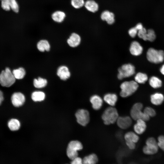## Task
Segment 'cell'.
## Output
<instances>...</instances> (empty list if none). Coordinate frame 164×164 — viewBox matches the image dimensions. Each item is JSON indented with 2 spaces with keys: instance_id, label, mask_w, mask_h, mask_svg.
<instances>
[{
  "instance_id": "cell-1",
  "label": "cell",
  "mask_w": 164,
  "mask_h": 164,
  "mask_svg": "<svg viewBox=\"0 0 164 164\" xmlns=\"http://www.w3.org/2000/svg\"><path fill=\"white\" fill-rule=\"evenodd\" d=\"M138 87V83L135 81L124 82L120 85V95L123 97L129 96L137 90Z\"/></svg>"
},
{
  "instance_id": "cell-2",
  "label": "cell",
  "mask_w": 164,
  "mask_h": 164,
  "mask_svg": "<svg viewBox=\"0 0 164 164\" xmlns=\"http://www.w3.org/2000/svg\"><path fill=\"white\" fill-rule=\"evenodd\" d=\"M118 117L117 110L112 107L106 108L102 115V118L106 125L113 124L116 122Z\"/></svg>"
},
{
  "instance_id": "cell-3",
  "label": "cell",
  "mask_w": 164,
  "mask_h": 164,
  "mask_svg": "<svg viewBox=\"0 0 164 164\" xmlns=\"http://www.w3.org/2000/svg\"><path fill=\"white\" fill-rule=\"evenodd\" d=\"M15 78L9 68H6L0 74V84L2 86L9 87L15 82Z\"/></svg>"
},
{
  "instance_id": "cell-4",
  "label": "cell",
  "mask_w": 164,
  "mask_h": 164,
  "mask_svg": "<svg viewBox=\"0 0 164 164\" xmlns=\"http://www.w3.org/2000/svg\"><path fill=\"white\" fill-rule=\"evenodd\" d=\"M142 104L140 103H136L133 106L130 111L131 116L133 119L136 121L142 119L145 121L149 120L150 117L142 111Z\"/></svg>"
},
{
  "instance_id": "cell-5",
  "label": "cell",
  "mask_w": 164,
  "mask_h": 164,
  "mask_svg": "<svg viewBox=\"0 0 164 164\" xmlns=\"http://www.w3.org/2000/svg\"><path fill=\"white\" fill-rule=\"evenodd\" d=\"M83 145L78 141H72L69 143L67 150V154L68 157L72 160L78 156L77 151L82 149Z\"/></svg>"
},
{
  "instance_id": "cell-6",
  "label": "cell",
  "mask_w": 164,
  "mask_h": 164,
  "mask_svg": "<svg viewBox=\"0 0 164 164\" xmlns=\"http://www.w3.org/2000/svg\"><path fill=\"white\" fill-rule=\"evenodd\" d=\"M148 60L151 63H158L162 62L164 59V52L162 50L149 48L147 53Z\"/></svg>"
},
{
  "instance_id": "cell-7",
  "label": "cell",
  "mask_w": 164,
  "mask_h": 164,
  "mask_svg": "<svg viewBox=\"0 0 164 164\" xmlns=\"http://www.w3.org/2000/svg\"><path fill=\"white\" fill-rule=\"evenodd\" d=\"M118 78L121 80L129 77L135 73V67L131 64H126L122 65L118 69Z\"/></svg>"
},
{
  "instance_id": "cell-8",
  "label": "cell",
  "mask_w": 164,
  "mask_h": 164,
  "mask_svg": "<svg viewBox=\"0 0 164 164\" xmlns=\"http://www.w3.org/2000/svg\"><path fill=\"white\" fill-rule=\"evenodd\" d=\"M75 115L77 122L82 126L86 125L89 121V113L87 110L79 109L77 111Z\"/></svg>"
},
{
  "instance_id": "cell-9",
  "label": "cell",
  "mask_w": 164,
  "mask_h": 164,
  "mask_svg": "<svg viewBox=\"0 0 164 164\" xmlns=\"http://www.w3.org/2000/svg\"><path fill=\"white\" fill-rule=\"evenodd\" d=\"M12 104L15 107H19L24 103L25 98L24 95L21 92H15L12 95L11 98Z\"/></svg>"
},
{
  "instance_id": "cell-10",
  "label": "cell",
  "mask_w": 164,
  "mask_h": 164,
  "mask_svg": "<svg viewBox=\"0 0 164 164\" xmlns=\"http://www.w3.org/2000/svg\"><path fill=\"white\" fill-rule=\"evenodd\" d=\"M118 126L122 129H126L129 127L132 124V120L129 116L118 117L116 121Z\"/></svg>"
},
{
  "instance_id": "cell-11",
  "label": "cell",
  "mask_w": 164,
  "mask_h": 164,
  "mask_svg": "<svg viewBox=\"0 0 164 164\" xmlns=\"http://www.w3.org/2000/svg\"><path fill=\"white\" fill-rule=\"evenodd\" d=\"M66 17V14L65 12L61 10H56L52 12L51 18L54 22L61 23L64 21Z\"/></svg>"
},
{
  "instance_id": "cell-12",
  "label": "cell",
  "mask_w": 164,
  "mask_h": 164,
  "mask_svg": "<svg viewBox=\"0 0 164 164\" xmlns=\"http://www.w3.org/2000/svg\"><path fill=\"white\" fill-rule=\"evenodd\" d=\"M129 50L132 55L138 56L142 53L143 48L138 42L134 41L131 44Z\"/></svg>"
},
{
  "instance_id": "cell-13",
  "label": "cell",
  "mask_w": 164,
  "mask_h": 164,
  "mask_svg": "<svg viewBox=\"0 0 164 164\" xmlns=\"http://www.w3.org/2000/svg\"><path fill=\"white\" fill-rule=\"evenodd\" d=\"M57 74L60 78L63 80H66L70 77V73L68 68L65 66L59 67L57 69Z\"/></svg>"
},
{
  "instance_id": "cell-14",
  "label": "cell",
  "mask_w": 164,
  "mask_h": 164,
  "mask_svg": "<svg viewBox=\"0 0 164 164\" xmlns=\"http://www.w3.org/2000/svg\"><path fill=\"white\" fill-rule=\"evenodd\" d=\"M90 101L92 104V108L95 110L100 109L103 104L102 99L97 95L92 96L90 98Z\"/></svg>"
},
{
  "instance_id": "cell-15",
  "label": "cell",
  "mask_w": 164,
  "mask_h": 164,
  "mask_svg": "<svg viewBox=\"0 0 164 164\" xmlns=\"http://www.w3.org/2000/svg\"><path fill=\"white\" fill-rule=\"evenodd\" d=\"M81 38L77 34L73 33L71 34L69 38L67 40L68 45L72 47H75L78 46L80 44Z\"/></svg>"
},
{
  "instance_id": "cell-16",
  "label": "cell",
  "mask_w": 164,
  "mask_h": 164,
  "mask_svg": "<svg viewBox=\"0 0 164 164\" xmlns=\"http://www.w3.org/2000/svg\"><path fill=\"white\" fill-rule=\"evenodd\" d=\"M101 17L102 20L106 21L108 24H112L114 22V14L108 10L103 11L101 14Z\"/></svg>"
},
{
  "instance_id": "cell-17",
  "label": "cell",
  "mask_w": 164,
  "mask_h": 164,
  "mask_svg": "<svg viewBox=\"0 0 164 164\" xmlns=\"http://www.w3.org/2000/svg\"><path fill=\"white\" fill-rule=\"evenodd\" d=\"M136 121V123L134 126V130L137 134H142L146 129V125L145 121L142 119H138Z\"/></svg>"
},
{
  "instance_id": "cell-18",
  "label": "cell",
  "mask_w": 164,
  "mask_h": 164,
  "mask_svg": "<svg viewBox=\"0 0 164 164\" xmlns=\"http://www.w3.org/2000/svg\"><path fill=\"white\" fill-rule=\"evenodd\" d=\"M158 144L146 145L143 148V151L147 155L154 154L158 152Z\"/></svg>"
},
{
  "instance_id": "cell-19",
  "label": "cell",
  "mask_w": 164,
  "mask_h": 164,
  "mask_svg": "<svg viewBox=\"0 0 164 164\" xmlns=\"http://www.w3.org/2000/svg\"><path fill=\"white\" fill-rule=\"evenodd\" d=\"M84 6L88 11L95 12L98 9L99 6L97 3L93 0H87L85 2Z\"/></svg>"
},
{
  "instance_id": "cell-20",
  "label": "cell",
  "mask_w": 164,
  "mask_h": 164,
  "mask_svg": "<svg viewBox=\"0 0 164 164\" xmlns=\"http://www.w3.org/2000/svg\"><path fill=\"white\" fill-rule=\"evenodd\" d=\"M104 100L108 104L111 106H113L117 101L118 97L115 94L108 93L104 96Z\"/></svg>"
},
{
  "instance_id": "cell-21",
  "label": "cell",
  "mask_w": 164,
  "mask_h": 164,
  "mask_svg": "<svg viewBox=\"0 0 164 164\" xmlns=\"http://www.w3.org/2000/svg\"><path fill=\"white\" fill-rule=\"evenodd\" d=\"M150 98L151 103L156 105L161 104L164 100V96L162 94L159 93H156L152 94Z\"/></svg>"
},
{
  "instance_id": "cell-22",
  "label": "cell",
  "mask_w": 164,
  "mask_h": 164,
  "mask_svg": "<svg viewBox=\"0 0 164 164\" xmlns=\"http://www.w3.org/2000/svg\"><path fill=\"white\" fill-rule=\"evenodd\" d=\"M124 138L126 142L135 143L138 141L139 138L135 133L132 132H129L125 134L124 136Z\"/></svg>"
},
{
  "instance_id": "cell-23",
  "label": "cell",
  "mask_w": 164,
  "mask_h": 164,
  "mask_svg": "<svg viewBox=\"0 0 164 164\" xmlns=\"http://www.w3.org/2000/svg\"><path fill=\"white\" fill-rule=\"evenodd\" d=\"M98 161L97 156L92 153L84 157L83 159V164H96Z\"/></svg>"
},
{
  "instance_id": "cell-24",
  "label": "cell",
  "mask_w": 164,
  "mask_h": 164,
  "mask_svg": "<svg viewBox=\"0 0 164 164\" xmlns=\"http://www.w3.org/2000/svg\"><path fill=\"white\" fill-rule=\"evenodd\" d=\"M37 47L38 50L42 52L45 51H49L50 49V45L49 42L45 39L40 40L37 44Z\"/></svg>"
},
{
  "instance_id": "cell-25",
  "label": "cell",
  "mask_w": 164,
  "mask_h": 164,
  "mask_svg": "<svg viewBox=\"0 0 164 164\" xmlns=\"http://www.w3.org/2000/svg\"><path fill=\"white\" fill-rule=\"evenodd\" d=\"M8 126L9 129L12 131L18 130L20 127L19 121L17 119L12 118L8 122Z\"/></svg>"
},
{
  "instance_id": "cell-26",
  "label": "cell",
  "mask_w": 164,
  "mask_h": 164,
  "mask_svg": "<svg viewBox=\"0 0 164 164\" xmlns=\"http://www.w3.org/2000/svg\"><path fill=\"white\" fill-rule=\"evenodd\" d=\"M45 97V93L41 91H35L31 95L32 100L35 101H41L43 100Z\"/></svg>"
},
{
  "instance_id": "cell-27",
  "label": "cell",
  "mask_w": 164,
  "mask_h": 164,
  "mask_svg": "<svg viewBox=\"0 0 164 164\" xmlns=\"http://www.w3.org/2000/svg\"><path fill=\"white\" fill-rule=\"evenodd\" d=\"M47 80L41 77L35 79L33 80V85L37 88H42L45 87L47 85Z\"/></svg>"
},
{
  "instance_id": "cell-28",
  "label": "cell",
  "mask_w": 164,
  "mask_h": 164,
  "mask_svg": "<svg viewBox=\"0 0 164 164\" xmlns=\"http://www.w3.org/2000/svg\"><path fill=\"white\" fill-rule=\"evenodd\" d=\"M12 72L15 79H22L26 74L25 70L22 67L14 70Z\"/></svg>"
},
{
  "instance_id": "cell-29",
  "label": "cell",
  "mask_w": 164,
  "mask_h": 164,
  "mask_svg": "<svg viewBox=\"0 0 164 164\" xmlns=\"http://www.w3.org/2000/svg\"><path fill=\"white\" fill-rule=\"evenodd\" d=\"M149 84L153 88H159L162 86V82L158 77L153 76L150 79Z\"/></svg>"
},
{
  "instance_id": "cell-30",
  "label": "cell",
  "mask_w": 164,
  "mask_h": 164,
  "mask_svg": "<svg viewBox=\"0 0 164 164\" xmlns=\"http://www.w3.org/2000/svg\"><path fill=\"white\" fill-rule=\"evenodd\" d=\"M147 75L144 73H138L135 77V81L137 83L144 84L148 80Z\"/></svg>"
},
{
  "instance_id": "cell-31",
  "label": "cell",
  "mask_w": 164,
  "mask_h": 164,
  "mask_svg": "<svg viewBox=\"0 0 164 164\" xmlns=\"http://www.w3.org/2000/svg\"><path fill=\"white\" fill-rule=\"evenodd\" d=\"M84 0H71L72 6L76 9H79L83 6L85 4Z\"/></svg>"
},
{
  "instance_id": "cell-32",
  "label": "cell",
  "mask_w": 164,
  "mask_h": 164,
  "mask_svg": "<svg viewBox=\"0 0 164 164\" xmlns=\"http://www.w3.org/2000/svg\"><path fill=\"white\" fill-rule=\"evenodd\" d=\"M11 9L15 13H18L19 10V4L16 0H9Z\"/></svg>"
},
{
  "instance_id": "cell-33",
  "label": "cell",
  "mask_w": 164,
  "mask_h": 164,
  "mask_svg": "<svg viewBox=\"0 0 164 164\" xmlns=\"http://www.w3.org/2000/svg\"><path fill=\"white\" fill-rule=\"evenodd\" d=\"M156 36L154 31L152 29H149L147 30L145 37V40L151 42L153 41L155 39Z\"/></svg>"
},
{
  "instance_id": "cell-34",
  "label": "cell",
  "mask_w": 164,
  "mask_h": 164,
  "mask_svg": "<svg viewBox=\"0 0 164 164\" xmlns=\"http://www.w3.org/2000/svg\"><path fill=\"white\" fill-rule=\"evenodd\" d=\"M1 7L2 9L6 11H9L11 10L9 0H3L1 1Z\"/></svg>"
},
{
  "instance_id": "cell-35",
  "label": "cell",
  "mask_w": 164,
  "mask_h": 164,
  "mask_svg": "<svg viewBox=\"0 0 164 164\" xmlns=\"http://www.w3.org/2000/svg\"><path fill=\"white\" fill-rule=\"evenodd\" d=\"M143 112L149 117H154L156 114L154 109L150 107H146L144 109Z\"/></svg>"
},
{
  "instance_id": "cell-36",
  "label": "cell",
  "mask_w": 164,
  "mask_h": 164,
  "mask_svg": "<svg viewBox=\"0 0 164 164\" xmlns=\"http://www.w3.org/2000/svg\"><path fill=\"white\" fill-rule=\"evenodd\" d=\"M158 140V147L164 151V135H161L159 136Z\"/></svg>"
},
{
  "instance_id": "cell-37",
  "label": "cell",
  "mask_w": 164,
  "mask_h": 164,
  "mask_svg": "<svg viewBox=\"0 0 164 164\" xmlns=\"http://www.w3.org/2000/svg\"><path fill=\"white\" fill-rule=\"evenodd\" d=\"M147 31L146 29L144 28L138 31L137 35L138 36L145 41V37Z\"/></svg>"
},
{
  "instance_id": "cell-38",
  "label": "cell",
  "mask_w": 164,
  "mask_h": 164,
  "mask_svg": "<svg viewBox=\"0 0 164 164\" xmlns=\"http://www.w3.org/2000/svg\"><path fill=\"white\" fill-rule=\"evenodd\" d=\"M138 32V30L135 27L131 28L128 31V34L132 38L135 37L137 34Z\"/></svg>"
},
{
  "instance_id": "cell-39",
  "label": "cell",
  "mask_w": 164,
  "mask_h": 164,
  "mask_svg": "<svg viewBox=\"0 0 164 164\" xmlns=\"http://www.w3.org/2000/svg\"><path fill=\"white\" fill-rule=\"evenodd\" d=\"M72 160L71 164H83V159L78 156Z\"/></svg>"
},
{
  "instance_id": "cell-40",
  "label": "cell",
  "mask_w": 164,
  "mask_h": 164,
  "mask_svg": "<svg viewBox=\"0 0 164 164\" xmlns=\"http://www.w3.org/2000/svg\"><path fill=\"white\" fill-rule=\"evenodd\" d=\"M158 144L156 140L153 137H150L148 138L146 141V145Z\"/></svg>"
},
{
  "instance_id": "cell-41",
  "label": "cell",
  "mask_w": 164,
  "mask_h": 164,
  "mask_svg": "<svg viewBox=\"0 0 164 164\" xmlns=\"http://www.w3.org/2000/svg\"><path fill=\"white\" fill-rule=\"evenodd\" d=\"M126 145L130 149L133 150L135 149V143L131 142H126Z\"/></svg>"
},
{
  "instance_id": "cell-42",
  "label": "cell",
  "mask_w": 164,
  "mask_h": 164,
  "mask_svg": "<svg viewBox=\"0 0 164 164\" xmlns=\"http://www.w3.org/2000/svg\"><path fill=\"white\" fill-rule=\"evenodd\" d=\"M135 27L138 30V31L143 28L142 24L141 23L137 24Z\"/></svg>"
},
{
  "instance_id": "cell-43",
  "label": "cell",
  "mask_w": 164,
  "mask_h": 164,
  "mask_svg": "<svg viewBox=\"0 0 164 164\" xmlns=\"http://www.w3.org/2000/svg\"><path fill=\"white\" fill-rule=\"evenodd\" d=\"M4 99L3 94L2 92L0 90V105Z\"/></svg>"
},
{
  "instance_id": "cell-44",
  "label": "cell",
  "mask_w": 164,
  "mask_h": 164,
  "mask_svg": "<svg viewBox=\"0 0 164 164\" xmlns=\"http://www.w3.org/2000/svg\"><path fill=\"white\" fill-rule=\"evenodd\" d=\"M160 71L161 73L162 74L164 75V64L161 67L160 70Z\"/></svg>"
},
{
  "instance_id": "cell-45",
  "label": "cell",
  "mask_w": 164,
  "mask_h": 164,
  "mask_svg": "<svg viewBox=\"0 0 164 164\" xmlns=\"http://www.w3.org/2000/svg\"><path fill=\"white\" fill-rule=\"evenodd\" d=\"M1 0L2 1V0Z\"/></svg>"
}]
</instances>
